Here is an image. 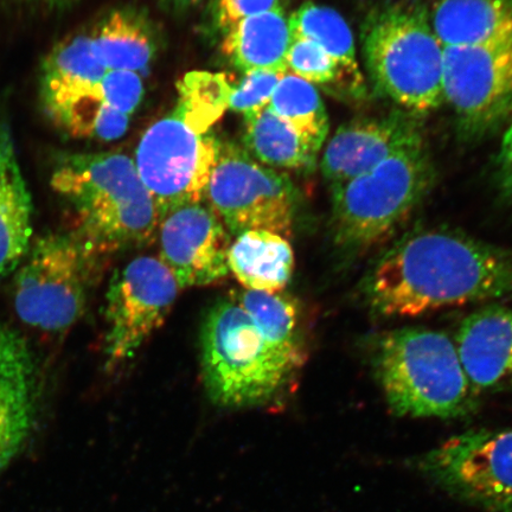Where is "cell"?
Returning <instances> with one entry per match:
<instances>
[{
  "instance_id": "cell-16",
  "label": "cell",
  "mask_w": 512,
  "mask_h": 512,
  "mask_svg": "<svg viewBox=\"0 0 512 512\" xmlns=\"http://www.w3.org/2000/svg\"><path fill=\"white\" fill-rule=\"evenodd\" d=\"M454 343L479 395L512 390V310L490 306L473 313Z\"/></svg>"
},
{
  "instance_id": "cell-11",
  "label": "cell",
  "mask_w": 512,
  "mask_h": 512,
  "mask_svg": "<svg viewBox=\"0 0 512 512\" xmlns=\"http://www.w3.org/2000/svg\"><path fill=\"white\" fill-rule=\"evenodd\" d=\"M179 288L162 261L139 256L112 278L106 296V367L117 369L162 326Z\"/></svg>"
},
{
  "instance_id": "cell-1",
  "label": "cell",
  "mask_w": 512,
  "mask_h": 512,
  "mask_svg": "<svg viewBox=\"0 0 512 512\" xmlns=\"http://www.w3.org/2000/svg\"><path fill=\"white\" fill-rule=\"evenodd\" d=\"M383 318H411L512 296V252L447 229H416L381 255L361 285Z\"/></svg>"
},
{
  "instance_id": "cell-12",
  "label": "cell",
  "mask_w": 512,
  "mask_h": 512,
  "mask_svg": "<svg viewBox=\"0 0 512 512\" xmlns=\"http://www.w3.org/2000/svg\"><path fill=\"white\" fill-rule=\"evenodd\" d=\"M443 92L465 130L480 133L501 123L512 112V35L444 47Z\"/></svg>"
},
{
  "instance_id": "cell-14",
  "label": "cell",
  "mask_w": 512,
  "mask_h": 512,
  "mask_svg": "<svg viewBox=\"0 0 512 512\" xmlns=\"http://www.w3.org/2000/svg\"><path fill=\"white\" fill-rule=\"evenodd\" d=\"M424 144L418 123L407 115L356 120L339 127L329 140L320 170L331 185L341 184L396 153Z\"/></svg>"
},
{
  "instance_id": "cell-8",
  "label": "cell",
  "mask_w": 512,
  "mask_h": 512,
  "mask_svg": "<svg viewBox=\"0 0 512 512\" xmlns=\"http://www.w3.org/2000/svg\"><path fill=\"white\" fill-rule=\"evenodd\" d=\"M95 259L73 232L37 239L15 283L22 322L54 334L72 328L85 312Z\"/></svg>"
},
{
  "instance_id": "cell-33",
  "label": "cell",
  "mask_w": 512,
  "mask_h": 512,
  "mask_svg": "<svg viewBox=\"0 0 512 512\" xmlns=\"http://www.w3.org/2000/svg\"><path fill=\"white\" fill-rule=\"evenodd\" d=\"M158 2L165 9L181 11L192 8V6L200 4L203 0H158Z\"/></svg>"
},
{
  "instance_id": "cell-7",
  "label": "cell",
  "mask_w": 512,
  "mask_h": 512,
  "mask_svg": "<svg viewBox=\"0 0 512 512\" xmlns=\"http://www.w3.org/2000/svg\"><path fill=\"white\" fill-rule=\"evenodd\" d=\"M433 169L425 144L332 185V233L343 252L361 254L392 236L427 196Z\"/></svg>"
},
{
  "instance_id": "cell-17",
  "label": "cell",
  "mask_w": 512,
  "mask_h": 512,
  "mask_svg": "<svg viewBox=\"0 0 512 512\" xmlns=\"http://www.w3.org/2000/svg\"><path fill=\"white\" fill-rule=\"evenodd\" d=\"M32 201L9 127L0 124V279L29 252Z\"/></svg>"
},
{
  "instance_id": "cell-27",
  "label": "cell",
  "mask_w": 512,
  "mask_h": 512,
  "mask_svg": "<svg viewBox=\"0 0 512 512\" xmlns=\"http://www.w3.org/2000/svg\"><path fill=\"white\" fill-rule=\"evenodd\" d=\"M49 115L74 137L98 139L102 142H112L123 137L130 125V117L106 105L98 89L76 96Z\"/></svg>"
},
{
  "instance_id": "cell-25",
  "label": "cell",
  "mask_w": 512,
  "mask_h": 512,
  "mask_svg": "<svg viewBox=\"0 0 512 512\" xmlns=\"http://www.w3.org/2000/svg\"><path fill=\"white\" fill-rule=\"evenodd\" d=\"M268 108L320 151L329 133V115L317 88L290 72L284 74Z\"/></svg>"
},
{
  "instance_id": "cell-34",
  "label": "cell",
  "mask_w": 512,
  "mask_h": 512,
  "mask_svg": "<svg viewBox=\"0 0 512 512\" xmlns=\"http://www.w3.org/2000/svg\"><path fill=\"white\" fill-rule=\"evenodd\" d=\"M25 2L43 6V8L48 9H61L64 8V6L72 4L75 0H25Z\"/></svg>"
},
{
  "instance_id": "cell-23",
  "label": "cell",
  "mask_w": 512,
  "mask_h": 512,
  "mask_svg": "<svg viewBox=\"0 0 512 512\" xmlns=\"http://www.w3.org/2000/svg\"><path fill=\"white\" fill-rule=\"evenodd\" d=\"M243 149L268 168L303 170L315 165L318 151L270 108L245 117Z\"/></svg>"
},
{
  "instance_id": "cell-5",
  "label": "cell",
  "mask_w": 512,
  "mask_h": 512,
  "mask_svg": "<svg viewBox=\"0 0 512 512\" xmlns=\"http://www.w3.org/2000/svg\"><path fill=\"white\" fill-rule=\"evenodd\" d=\"M374 370L390 411L411 418L457 419L471 414L473 389L456 343L443 332L405 328L384 335Z\"/></svg>"
},
{
  "instance_id": "cell-29",
  "label": "cell",
  "mask_w": 512,
  "mask_h": 512,
  "mask_svg": "<svg viewBox=\"0 0 512 512\" xmlns=\"http://www.w3.org/2000/svg\"><path fill=\"white\" fill-rule=\"evenodd\" d=\"M286 73L270 70L246 73L239 85L232 88L228 110L240 113L243 117L265 110L270 105L280 79Z\"/></svg>"
},
{
  "instance_id": "cell-31",
  "label": "cell",
  "mask_w": 512,
  "mask_h": 512,
  "mask_svg": "<svg viewBox=\"0 0 512 512\" xmlns=\"http://www.w3.org/2000/svg\"><path fill=\"white\" fill-rule=\"evenodd\" d=\"M280 0H216L213 24L222 35L236 24L279 8Z\"/></svg>"
},
{
  "instance_id": "cell-30",
  "label": "cell",
  "mask_w": 512,
  "mask_h": 512,
  "mask_svg": "<svg viewBox=\"0 0 512 512\" xmlns=\"http://www.w3.org/2000/svg\"><path fill=\"white\" fill-rule=\"evenodd\" d=\"M98 93L106 105L131 117L144 98V82L138 73L128 70H107Z\"/></svg>"
},
{
  "instance_id": "cell-28",
  "label": "cell",
  "mask_w": 512,
  "mask_h": 512,
  "mask_svg": "<svg viewBox=\"0 0 512 512\" xmlns=\"http://www.w3.org/2000/svg\"><path fill=\"white\" fill-rule=\"evenodd\" d=\"M287 72L312 85H328L337 80L343 70L325 51L304 38H292L286 55Z\"/></svg>"
},
{
  "instance_id": "cell-26",
  "label": "cell",
  "mask_w": 512,
  "mask_h": 512,
  "mask_svg": "<svg viewBox=\"0 0 512 512\" xmlns=\"http://www.w3.org/2000/svg\"><path fill=\"white\" fill-rule=\"evenodd\" d=\"M238 302L275 348L304 361L300 339V311L292 297L283 292L233 291Z\"/></svg>"
},
{
  "instance_id": "cell-3",
  "label": "cell",
  "mask_w": 512,
  "mask_h": 512,
  "mask_svg": "<svg viewBox=\"0 0 512 512\" xmlns=\"http://www.w3.org/2000/svg\"><path fill=\"white\" fill-rule=\"evenodd\" d=\"M51 187L75 216L73 232L96 258L142 247L158 228L156 204L136 163L121 152L63 157Z\"/></svg>"
},
{
  "instance_id": "cell-2",
  "label": "cell",
  "mask_w": 512,
  "mask_h": 512,
  "mask_svg": "<svg viewBox=\"0 0 512 512\" xmlns=\"http://www.w3.org/2000/svg\"><path fill=\"white\" fill-rule=\"evenodd\" d=\"M232 88L222 74L185 75L175 107L140 138L133 160L158 220L176 208L206 201L221 142L214 126L228 110Z\"/></svg>"
},
{
  "instance_id": "cell-20",
  "label": "cell",
  "mask_w": 512,
  "mask_h": 512,
  "mask_svg": "<svg viewBox=\"0 0 512 512\" xmlns=\"http://www.w3.org/2000/svg\"><path fill=\"white\" fill-rule=\"evenodd\" d=\"M430 22L443 47L495 41L512 35V0H437Z\"/></svg>"
},
{
  "instance_id": "cell-6",
  "label": "cell",
  "mask_w": 512,
  "mask_h": 512,
  "mask_svg": "<svg viewBox=\"0 0 512 512\" xmlns=\"http://www.w3.org/2000/svg\"><path fill=\"white\" fill-rule=\"evenodd\" d=\"M371 80L395 104L414 113L444 102V47L418 6L395 4L371 14L362 29Z\"/></svg>"
},
{
  "instance_id": "cell-21",
  "label": "cell",
  "mask_w": 512,
  "mask_h": 512,
  "mask_svg": "<svg viewBox=\"0 0 512 512\" xmlns=\"http://www.w3.org/2000/svg\"><path fill=\"white\" fill-rule=\"evenodd\" d=\"M106 72L94 55L88 34L57 44L42 70L41 95L48 114L76 96L96 91Z\"/></svg>"
},
{
  "instance_id": "cell-10",
  "label": "cell",
  "mask_w": 512,
  "mask_h": 512,
  "mask_svg": "<svg viewBox=\"0 0 512 512\" xmlns=\"http://www.w3.org/2000/svg\"><path fill=\"white\" fill-rule=\"evenodd\" d=\"M414 466L460 501L489 512H512V428L457 435Z\"/></svg>"
},
{
  "instance_id": "cell-18",
  "label": "cell",
  "mask_w": 512,
  "mask_h": 512,
  "mask_svg": "<svg viewBox=\"0 0 512 512\" xmlns=\"http://www.w3.org/2000/svg\"><path fill=\"white\" fill-rule=\"evenodd\" d=\"M291 40L288 18L279 6L236 24L223 35L221 49L228 62L243 74L258 70L285 73Z\"/></svg>"
},
{
  "instance_id": "cell-13",
  "label": "cell",
  "mask_w": 512,
  "mask_h": 512,
  "mask_svg": "<svg viewBox=\"0 0 512 512\" xmlns=\"http://www.w3.org/2000/svg\"><path fill=\"white\" fill-rule=\"evenodd\" d=\"M160 261L179 288L217 283L229 273L230 234L206 201L171 210L158 222Z\"/></svg>"
},
{
  "instance_id": "cell-15",
  "label": "cell",
  "mask_w": 512,
  "mask_h": 512,
  "mask_svg": "<svg viewBox=\"0 0 512 512\" xmlns=\"http://www.w3.org/2000/svg\"><path fill=\"white\" fill-rule=\"evenodd\" d=\"M34 352L19 332L0 324V473L27 443L38 411Z\"/></svg>"
},
{
  "instance_id": "cell-24",
  "label": "cell",
  "mask_w": 512,
  "mask_h": 512,
  "mask_svg": "<svg viewBox=\"0 0 512 512\" xmlns=\"http://www.w3.org/2000/svg\"><path fill=\"white\" fill-rule=\"evenodd\" d=\"M291 38H304L318 44L334 59L354 86L362 88L363 79L358 68L356 44L345 19L328 6L306 3L288 18Z\"/></svg>"
},
{
  "instance_id": "cell-4",
  "label": "cell",
  "mask_w": 512,
  "mask_h": 512,
  "mask_svg": "<svg viewBox=\"0 0 512 512\" xmlns=\"http://www.w3.org/2000/svg\"><path fill=\"white\" fill-rule=\"evenodd\" d=\"M303 361L275 348L243 310L233 291L211 305L201 329L204 386L226 411L268 405Z\"/></svg>"
},
{
  "instance_id": "cell-9",
  "label": "cell",
  "mask_w": 512,
  "mask_h": 512,
  "mask_svg": "<svg viewBox=\"0 0 512 512\" xmlns=\"http://www.w3.org/2000/svg\"><path fill=\"white\" fill-rule=\"evenodd\" d=\"M206 202L229 234L261 230L287 238L292 233L297 197L291 179L228 140L220 142Z\"/></svg>"
},
{
  "instance_id": "cell-32",
  "label": "cell",
  "mask_w": 512,
  "mask_h": 512,
  "mask_svg": "<svg viewBox=\"0 0 512 512\" xmlns=\"http://www.w3.org/2000/svg\"><path fill=\"white\" fill-rule=\"evenodd\" d=\"M501 157L505 175L512 188V123L504 134Z\"/></svg>"
},
{
  "instance_id": "cell-19",
  "label": "cell",
  "mask_w": 512,
  "mask_h": 512,
  "mask_svg": "<svg viewBox=\"0 0 512 512\" xmlns=\"http://www.w3.org/2000/svg\"><path fill=\"white\" fill-rule=\"evenodd\" d=\"M229 272L245 290L283 292L294 271V253L284 236L252 230L230 243Z\"/></svg>"
},
{
  "instance_id": "cell-22",
  "label": "cell",
  "mask_w": 512,
  "mask_h": 512,
  "mask_svg": "<svg viewBox=\"0 0 512 512\" xmlns=\"http://www.w3.org/2000/svg\"><path fill=\"white\" fill-rule=\"evenodd\" d=\"M89 36L94 55L106 70L140 74L150 67L157 53L149 18L134 9L111 12Z\"/></svg>"
}]
</instances>
